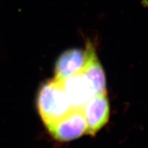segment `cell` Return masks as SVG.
<instances>
[{"label": "cell", "mask_w": 148, "mask_h": 148, "mask_svg": "<svg viewBox=\"0 0 148 148\" xmlns=\"http://www.w3.org/2000/svg\"><path fill=\"white\" fill-rule=\"evenodd\" d=\"M36 105L46 128L74 109L61 82L55 79L42 86L37 95Z\"/></svg>", "instance_id": "1"}, {"label": "cell", "mask_w": 148, "mask_h": 148, "mask_svg": "<svg viewBox=\"0 0 148 148\" xmlns=\"http://www.w3.org/2000/svg\"><path fill=\"white\" fill-rule=\"evenodd\" d=\"M86 122V133L95 135L106 125L110 118V103L107 93L96 94L82 108Z\"/></svg>", "instance_id": "3"}, {"label": "cell", "mask_w": 148, "mask_h": 148, "mask_svg": "<svg viewBox=\"0 0 148 148\" xmlns=\"http://www.w3.org/2000/svg\"><path fill=\"white\" fill-rule=\"evenodd\" d=\"M87 58L82 72L92 83L96 94L107 93L105 73L91 42L86 45Z\"/></svg>", "instance_id": "6"}, {"label": "cell", "mask_w": 148, "mask_h": 148, "mask_svg": "<svg viewBox=\"0 0 148 148\" xmlns=\"http://www.w3.org/2000/svg\"><path fill=\"white\" fill-rule=\"evenodd\" d=\"M60 82L74 109L82 110L86 103L96 95L92 83L82 71Z\"/></svg>", "instance_id": "4"}, {"label": "cell", "mask_w": 148, "mask_h": 148, "mask_svg": "<svg viewBox=\"0 0 148 148\" xmlns=\"http://www.w3.org/2000/svg\"><path fill=\"white\" fill-rule=\"evenodd\" d=\"M49 133L57 140L70 141L86 133V122L82 110L73 109L66 116L47 127Z\"/></svg>", "instance_id": "2"}, {"label": "cell", "mask_w": 148, "mask_h": 148, "mask_svg": "<svg viewBox=\"0 0 148 148\" xmlns=\"http://www.w3.org/2000/svg\"><path fill=\"white\" fill-rule=\"evenodd\" d=\"M87 58L86 49H68L63 52L55 66V79L63 81L77 73L81 72Z\"/></svg>", "instance_id": "5"}]
</instances>
